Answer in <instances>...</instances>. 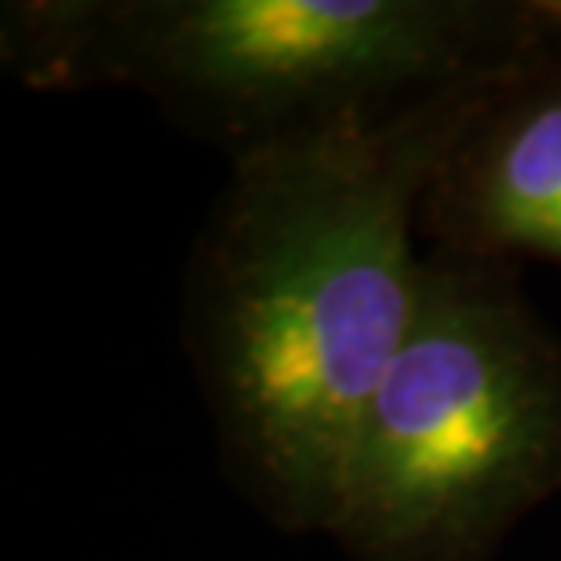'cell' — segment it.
<instances>
[{"mask_svg": "<svg viewBox=\"0 0 561 561\" xmlns=\"http://www.w3.org/2000/svg\"><path fill=\"white\" fill-rule=\"evenodd\" d=\"M514 70L263 136L238 161L197 271V351L280 522L329 529L357 423L420 310L416 208Z\"/></svg>", "mask_w": 561, "mask_h": 561, "instance_id": "6da1fadb", "label": "cell"}, {"mask_svg": "<svg viewBox=\"0 0 561 561\" xmlns=\"http://www.w3.org/2000/svg\"><path fill=\"white\" fill-rule=\"evenodd\" d=\"M561 489V343L503 277L426 266L335 489L357 561H485Z\"/></svg>", "mask_w": 561, "mask_h": 561, "instance_id": "7a4b0ae2", "label": "cell"}, {"mask_svg": "<svg viewBox=\"0 0 561 561\" xmlns=\"http://www.w3.org/2000/svg\"><path fill=\"white\" fill-rule=\"evenodd\" d=\"M489 22L442 0H179L128 8L117 44L128 73L277 136L511 66L485 59Z\"/></svg>", "mask_w": 561, "mask_h": 561, "instance_id": "3957f363", "label": "cell"}, {"mask_svg": "<svg viewBox=\"0 0 561 561\" xmlns=\"http://www.w3.org/2000/svg\"><path fill=\"white\" fill-rule=\"evenodd\" d=\"M456 233L481 252H525L561 263V73L522 66L437 175Z\"/></svg>", "mask_w": 561, "mask_h": 561, "instance_id": "277c9868", "label": "cell"}]
</instances>
